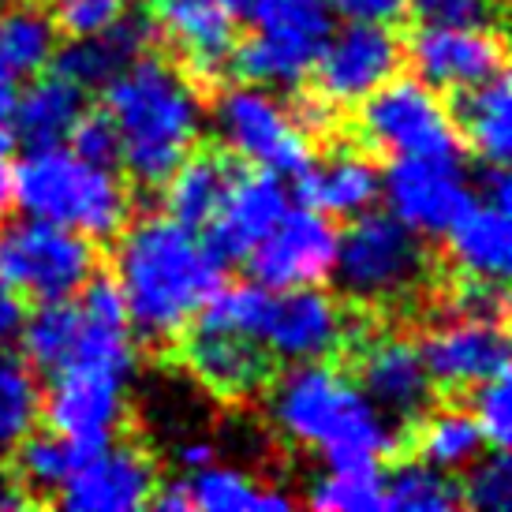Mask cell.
Segmentation results:
<instances>
[{
  "instance_id": "8fae6325",
  "label": "cell",
  "mask_w": 512,
  "mask_h": 512,
  "mask_svg": "<svg viewBox=\"0 0 512 512\" xmlns=\"http://www.w3.org/2000/svg\"><path fill=\"white\" fill-rule=\"evenodd\" d=\"M352 341V322L333 296L318 292L314 285L303 288H270L258 344L266 356L281 363H311V359H333Z\"/></svg>"
},
{
  "instance_id": "e575fe53",
  "label": "cell",
  "mask_w": 512,
  "mask_h": 512,
  "mask_svg": "<svg viewBox=\"0 0 512 512\" xmlns=\"http://www.w3.org/2000/svg\"><path fill=\"white\" fill-rule=\"evenodd\" d=\"M460 505V486L423 460L400 464L385 479V509L393 512H453Z\"/></svg>"
},
{
  "instance_id": "f6af8a7d",
  "label": "cell",
  "mask_w": 512,
  "mask_h": 512,
  "mask_svg": "<svg viewBox=\"0 0 512 512\" xmlns=\"http://www.w3.org/2000/svg\"><path fill=\"white\" fill-rule=\"evenodd\" d=\"M15 94H19V75L12 72V64L0 53V120H8L15 105Z\"/></svg>"
},
{
  "instance_id": "484cf974",
  "label": "cell",
  "mask_w": 512,
  "mask_h": 512,
  "mask_svg": "<svg viewBox=\"0 0 512 512\" xmlns=\"http://www.w3.org/2000/svg\"><path fill=\"white\" fill-rule=\"evenodd\" d=\"M453 120L460 139L483 157L486 165H505L512 154V90L505 72L471 86V90H460Z\"/></svg>"
},
{
  "instance_id": "7bdbcfd3",
  "label": "cell",
  "mask_w": 512,
  "mask_h": 512,
  "mask_svg": "<svg viewBox=\"0 0 512 512\" xmlns=\"http://www.w3.org/2000/svg\"><path fill=\"white\" fill-rule=\"evenodd\" d=\"M23 318H27L23 296H19L12 285H4V281H0V344H12L15 337H19Z\"/></svg>"
},
{
  "instance_id": "7a4b0ae2",
  "label": "cell",
  "mask_w": 512,
  "mask_h": 512,
  "mask_svg": "<svg viewBox=\"0 0 512 512\" xmlns=\"http://www.w3.org/2000/svg\"><path fill=\"white\" fill-rule=\"evenodd\" d=\"M270 419L292 445L311 449L326 464H378L397 449L393 419L326 359L292 363L270 385Z\"/></svg>"
},
{
  "instance_id": "74e56055",
  "label": "cell",
  "mask_w": 512,
  "mask_h": 512,
  "mask_svg": "<svg viewBox=\"0 0 512 512\" xmlns=\"http://www.w3.org/2000/svg\"><path fill=\"white\" fill-rule=\"evenodd\" d=\"M475 423L483 430L486 445L494 449H505L512 438V389H509V374H494L486 382L475 385Z\"/></svg>"
},
{
  "instance_id": "7c38bea8",
  "label": "cell",
  "mask_w": 512,
  "mask_h": 512,
  "mask_svg": "<svg viewBox=\"0 0 512 512\" xmlns=\"http://www.w3.org/2000/svg\"><path fill=\"white\" fill-rule=\"evenodd\" d=\"M400 57H404V49L385 23H348L337 34L329 30L311 68L318 101L326 109L359 105L400 72Z\"/></svg>"
},
{
  "instance_id": "9c48e42d",
  "label": "cell",
  "mask_w": 512,
  "mask_h": 512,
  "mask_svg": "<svg viewBox=\"0 0 512 512\" xmlns=\"http://www.w3.org/2000/svg\"><path fill=\"white\" fill-rule=\"evenodd\" d=\"M214 128L221 143L255 169H270L277 176L299 172L311 161L307 124L285 101L266 86L243 83L225 90L214 105Z\"/></svg>"
},
{
  "instance_id": "7dc6e473",
  "label": "cell",
  "mask_w": 512,
  "mask_h": 512,
  "mask_svg": "<svg viewBox=\"0 0 512 512\" xmlns=\"http://www.w3.org/2000/svg\"><path fill=\"white\" fill-rule=\"evenodd\" d=\"M23 505H27V498L15 490V475L4 468V460H0V512H4V509H23Z\"/></svg>"
},
{
  "instance_id": "6da1fadb",
  "label": "cell",
  "mask_w": 512,
  "mask_h": 512,
  "mask_svg": "<svg viewBox=\"0 0 512 512\" xmlns=\"http://www.w3.org/2000/svg\"><path fill=\"white\" fill-rule=\"evenodd\" d=\"M116 243V281L131 329L154 344L184 337L195 314L225 281V262L199 228L157 214L124 225Z\"/></svg>"
},
{
  "instance_id": "60d3db41",
  "label": "cell",
  "mask_w": 512,
  "mask_h": 512,
  "mask_svg": "<svg viewBox=\"0 0 512 512\" xmlns=\"http://www.w3.org/2000/svg\"><path fill=\"white\" fill-rule=\"evenodd\" d=\"M453 314H471V318L501 322V314H505V288H501V281L464 277L453 292Z\"/></svg>"
},
{
  "instance_id": "f35d334b",
  "label": "cell",
  "mask_w": 512,
  "mask_h": 512,
  "mask_svg": "<svg viewBox=\"0 0 512 512\" xmlns=\"http://www.w3.org/2000/svg\"><path fill=\"white\" fill-rule=\"evenodd\" d=\"M423 27H494L498 0H408Z\"/></svg>"
},
{
  "instance_id": "f546056e",
  "label": "cell",
  "mask_w": 512,
  "mask_h": 512,
  "mask_svg": "<svg viewBox=\"0 0 512 512\" xmlns=\"http://www.w3.org/2000/svg\"><path fill=\"white\" fill-rule=\"evenodd\" d=\"M486 449V438L475 415L460 412V408H445V412L419 415L415 427V453L423 464L438 471H460L471 460H479Z\"/></svg>"
},
{
  "instance_id": "e0dca14e",
  "label": "cell",
  "mask_w": 512,
  "mask_h": 512,
  "mask_svg": "<svg viewBox=\"0 0 512 512\" xmlns=\"http://www.w3.org/2000/svg\"><path fill=\"white\" fill-rule=\"evenodd\" d=\"M356 378L367 400L393 423H412L427 412L434 397V378L419 344L400 337V333H382L370 337L356 356Z\"/></svg>"
},
{
  "instance_id": "8992f818",
  "label": "cell",
  "mask_w": 512,
  "mask_h": 512,
  "mask_svg": "<svg viewBox=\"0 0 512 512\" xmlns=\"http://www.w3.org/2000/svg\"><path fill=\"white\" fill-rule=\"evenodd\" d=\"M251 38L232 45V64L247 83L299 86L333 30L329 0H243Z\"/></svg>"
},
{
  "instance_id": "7402d4cb",
  "label": "cell",
  "mask_w": 512,
  "mask_h": 512,
  "mask_svg": "<svg viewBox=\"0 0 512 512\" xmlns=\"http://www.w3.org/2000/svg\"><path fill=\"white\" fill-rule=\"evenodd\" d=\"M296 176L303 202L333 217L367 214L382 195V172L359 150H333L322 161H307Z\"/></svg>"
},
{
  "instance_id": "4316f807",
  "label": "cell",
  "mask_w": 512,
  "mask_h": 512,
  "mask_svg": "<svg viewBox=\"0 0 512 512\" xmlns=\"http://www.w3.org/2000/svg\"><path fill=\"white\" fill-rule=\"evenodd\" d=\"M228 161L214 150H191L176 169L161 180L165 187V214L176 217L187 228H206L228 187Z\"/></svg>"
},
{
  "instance_id": "d4e9b609",
  "label": "cell",
  "mask_w": 512,
  "mask_h": 512,
  "mask_svg": "<svg viewBox=\"0 0 512 512\" xmlns=\"http://www.w3.org/2000/svg\"><path fill=\"white\" fill-rule=\"evenodd\" d=\"M83 113V86H75L64 75H53V79H38L23 94H15V105L8 116H12V135H19L34 150V146L68 143V135H72Z\"/></svg>"
},
{
  "instance_id": "30bf717a",
  "label": "cell",
  "mask_w": 512,
  "mask_h": 512,
  "mask_svg": "<svg viewBox=\"0 0 512 512\" xmlns=\"http://www.w3.org/2000/svg\"><path fill=\"white\" fill-rule=\"evenodd\" d=\"M128 378L131 370L105 367V363L60 367L42 404L49 427L75 441L79 449L113 441L128 415Z\"/></svg>"
},
{
  "instance_id": "d6986e66",
  "label": "cell",
  "mask_w": 512,
  "mask_h": 512,
  "mask_svg": "<svg viewBox=\"0 0 512 512\" xmlns=\"http://www.w3.org/2000/svg\"><path fill=\"white\" fill-rule=\"evenodd\" d=\"M288 206V187L281 184V176L270 169H251V172H232L225 187V199L217 206V214L210 217V247L217 251L221 262L232 258H247V251L255 247L273 225L285 214Z\"/></svg>"
},
{
  "instance_id": "ba28073f",
  "label": "cell",
  "mask_w": 512,
  "mask_h": 512,
  "mask_svg": "<svg viewBox=\"0 0 512 512\" xmlns=\"http://www.w3.org/2000/svg\"><path fill=\"white\" fill-rule=\"evenodd\" d=\"M359 131L389 157H460V131L430 83L389 79L359 101Z\"/></svg>"
},
{
  "instance_id": "603a6c76",
  "label": "cell",
  "mask_w": 512,
  "mask_h": 512,
  "mask_svg": "<svg viewBox=\"0 0 512 512\" xmlns=\"http://www.w3.org/2000/svg\"><path fill=\"white\" fill-rule=\"evenodd\" d=\"M154 42V23H146L143 15H124L101 34L90 38H72V45L57 49V75L72 79L83 90H101V86L116 79L128 64L143 57Z\"/></svg>"
},
{
  "instance_id": "ac0fdd59",
  "label": "cell",
  "mask_w": 512,
  "mask_h": 512,
  "mask_svg": "<svg viewBox=\"0 0 512 512\" xmlns=\"http://www.w3.org/2000/svg\"><path fill=\"white\" fill-rule=\"evenodd\" d=\"M434 385L445 389H475L479 382L509 370V341L501 333V322L453 314L427 333L419 344Z\"/></svg>"
},
{
  "instance_id": "9a60e30c",
  "label": "cell",
  "mask_w": 512,
  "mask_h": 512,
  "mask_svg": "<svg viewBox=\"0 0 512 512\" xmlns=\"http://www.w3.org/2000/svg\"><path fill=\"white\" fill-rule=\"evenodd\" d=\"M157 490L154 464L135 445H94L83 449L72 479L60 486V505L72 512H139Z\"/></svg>"
},
{
  "instance_id": "ffe728a7",
  "label": "cell",
  "mask_w": 512,
  "mask_h": 512,
  "mask_svg": "<svg viewBox=\"0 0 512 512\" xmlns=\"http://www.w3.org/2000/svg\"><path fill=\"white\" fill-rule=\"evenodd\" d=\"M150 8L154 27L184 53L202 79H214L225 68L243 19V0H150Z\"/></svg>"
},
{
  "instance_id": "277c9868",
  "label": "cell",
  "mask_w": 512,
  "mask_h": 512,
  "mask_svg": "<svg viewBox=\"0 0 512 512\" xmlns=\"http://www.w3.org/2000/svg\"><path fill=\"white\" fill-rule=\"evenodd\" d=\"M12 202L27 217L109 240L131 217V191L113 165H94L72 146H34L12 169Z\"/></svg>"
},
{
  "instance_id": "5b68a950",
  "label": "cell",
  "mask_w": 512,
  "mask_h": 512,
  "mask_svg": "<svg viewBox=\"0 0 512 512\" xmlns=\"http://www.w3.org/2000/svg\"><path fill=\"white\" fill-rule=\"evenodd\" d=\"M430 258L419 232L393 214H359L352 228L337 236L333 270L337 285L356 303H400L427 281Z\"/></svg>"
},
{
  "instance_id": "44dd1931",
  "label": "cell",
  "mask_w": 512,
  "mask_h": 512,
  "mask_svg": "<svg viewBox=\"0 0 512 512\" xmlns=\"http://www.w3.org/2000/svg\"><path fill=\"white\" fill-rule=\"evenodd\" d=\"M187 370L199 378L202 389H210L214 397L240 400L258 393L270 382V356L266 348L236 329H210L195 326L191 341L184 348Z\"/></svg>"
},
{
  "instance_id": "52a82bcc",
  "label": "cell",
  "mask_w": 512,
  "mask_h": 512,
  "mask_svg": "<svg viewBox=\"0 0 512 512\" xmlns=\"http://www.w3.org/2000/svg\"><path fill=\"white\" fill-rule=\"evenodd\" d=\"M98 273L94 240L38 217L0 225V281L19 296L72 299Z\"/></svg>"
},
{
  "instance_id": "bcb514c9",
  "label": "cell",
  "mask_w": 512,
  "mask_h": 512,
  "mask_svg": "<svg viewBox=\"0 0 512 512\" xmlns=\"http://www.w3.org/2000/svg\"><path fill=\"white\" fill-rule=\"evenodd\" d=\"M214 445L210 441H187V445H180V453H176V460L184 464V468H202V464H214Z\"/></svg>"
},
{
  "instance_id": "5bb4252c",
  "label": "cell",
  "mask_w": 512,
  "mask_h": 512,
  "mask_svg": "<svg viewBox=\"0 0 512 512\" xmlns=\"http://www.w3.org/2000/svg\"><path fill=\"white\" fill-rule=\"evenodd\" d=\"M382 195L389 214L412 232L445 236V228L471 202V187L460 157H393L382 176Z\"/></svg>"
},
{
  "instance_id": "b9f144b4",
  "label": "cell",
  "mask_w": 512,
  "mask_h": 512,
  "mask_svg": "<svg viewBox=\"0 0 512 512\" xmlns=\"http://www.w3.org/2000/svg\"><path fill=\"white\" fill-rule=\"evenodd\" d=\"M329 8L348 23H385V27H393L400 15L408 12V0H329Z\"/></svg>"
},
{
  "instance_id": "8d00e7d4",
  "label": "cell",
  "mask_w": 512,
  "mask_h": 512,
  "mask_svg": "<svg viewBox=\"0 0 512 512\" xmlns=\"http://www.w3.org/2000/svg\"><path fill=\"white\" fill-rule=\"evenodd\" d=\"M128 0H53V23L64 38H90L128 15Z\"/></svg>"
},
{
  "instance_id": "4dcf8cb0",
  "label": "cell",
  "mask_w": 512,
  "mask_h": 512,
  "mask_svg": "<svg viewBox=\"0 0 512 512\" xmlns=\"http://www.w3.org/2000/svg\"><path fill=\"white\" fill-rule=\"evenodd\" d=\"M79 326H83L79 303H68V299H45L38 311L27 314L19 341H23V356L30 367L49 370V374L68 367L79 344Z\"/></svg>"
},
{
  "instance_id": "2e32d148",
  "label": "cell",
  "mask_w": 512,
  "mask_h": 512,
  "mask_svg": "<svg viewBox=\"0 0 512 512\" xmlns=\"http://www.w3.org/2000/svg\"><path fill=\"white\" fill-rule=\"evenodd\" d=\"M412 68L423 83L460 94L505 72V45L494 27H423L408 45Z\"/></svg>"
},
{
  "instance_id": "cb8c5ba5",
  "label": "cell",
  "mask_w": 512,
  "mask_h": 512,
  "mask_svg": "<svg viewBox=\"0 0 512 512\" xmlns=\"http://www.w3.org/2000/svg\"><path fill=\"white\" fill-rule=\"evenodd\" d=\"M512 206L490 199H475L460 210L453 225L445 228L449 258L464 277H486V281H505L512 258V228H509Z\"/></svg>"
},
{
  "instance_id": "ab89813d",
  "label": "cell",
  "mask_w": 512,
  "mask_h": 512,
  "mask_svg": "<svg viewBox=\"0 0 512 512\" xmlns=\"http://www.w3.org/2000/svg\"><path fill=\"white\" fill-rule=\"evenodd\" d=\"M68 143L75 154L94 161V165H113V169L120 165V139H116L109 113H83L68 135Z\"/></svg>"
},
{
  "instance_id": "ee69618b",
  "label": "cell",
  "mask_w": 512,
  "mask_h": 512,
  "mask_svg": "<svg viewBox=\"0 0 512 512\" xmlns=\"http://www.w3.org/2000/svg\"><path fill=\"white\" fill-rule=\"evenodd\" d=\"M12 143V128L0 120V221H4L8 206H12Z\"/></svg>"
},
{
  "instance_id": "83f0119b",
  "label": "cell",
  "mask_w": 512,
  "mask_h": 512,
  "mask_svg": "<svg viewBox=\"0 0 512 512\" xmlns=\"http://www.w3.org/2000/svg\"><path fill=\"white\" fill-rule=\"evenodd\" d=\"M191 509L202 512H288L296 509V498L277 490V486L255 483L247 471L221 468V464H202L187 479Z\"/></svg>"
},
{
  "instance_id": "f1b7e54d",
  "label": "cell",
  "mask_w": 512,
  "mask_h": 512,
  "mask_svg": "<svg viewBox=\"0 0 512 512\" xmlns=\"http://www.w3.org/2000/svg\"><path fill=\"white\" fill-rule=\"evenodd\" d=\"M57 42L60 30L53 15L34 0H15L12 8L0 12V53L15 75L45 72L57 57Z\"/></svg>"
},
{
  "instance_id": "836d02e7",
  "label": "cell",
  "mask_w": 512,
  "mask_h": 512,
  "mask_svg": "<svg viewBox=\"0 0 512 512\" xmlns=\"http://www.w3.org/2000/svg\"><path fill=\"white\" fill-rule=\"evenodd\" d=\"M307 501L322 512H378L385 509V479L378 464H329Z\"/></svg>"
},
{
  "instance_id": "3957f363",
  "label": "cell",
  "mask_w": 512,
  "mask_h": 512,
  "mask_svg": "<svg viewBox=\"0 0 512 512\" xmlns=\"http://www.w3.org/2000/svg\"><path fill=\"white\" fill-rule=\"evenodd\" d=\"M101 90H105V113L120 139V165L139 184H161L199 143V90L169 60L146 53Z\"/></svg>"
},
{
  "instance_id": "d590c367",
  "label": "cell",
  "mask_w": 512,
  "mask_h": 512,
  "mask_svg": "<svg viewBox=\"0 0 512 512\" xmlns=\"http://www.w3.org/2000/svg\"><path fill=\"white\" fill-rule=\"evenodd\" d=\"M468 479L460 490V505H471L475 512H509L512 509V464L505 449H494L490 456H479L468 464Z\"/></svg>"
},
{
  "instance_id": "4fadbf2b",
  "label": "cell",
  "mask_w": 512,
  "mask_h": 512,
  "mask_svg": "<svg viewBox=\"0 0 512 512\" xmlns=\"http://www.w3.org/2000/svg\"><path fill=\"white\" fill-rule=\"evenodd\" d=\"M337 255V228L314 206H288L277 225L247 251L251 273L266 288H303L326 281Z\"/></svg>"
},
{
  "instance_id": "d6a6232c",
  "label": "cell",
  "mask_w": 512,
  "mask_h": 512,
  "mask_svg": "<svg viewBox=\"0 0 512 512\" xmlns=\"http://www.w3.org/2000/svg\"><path fill=\"white\" fill-rule=\"evenodd\" d=\"M38 415H42V389L34 367L8 352V344H0V449L30 434Z\"/></svg>"
},
{
  "instance_id": "1f68e13d",
  "label": "cell",
  "mask_w": 512,
  "mask_h": 512,
  "mask_svg": "<svg viewBox=\"0 0 512 512\" xmlns=\"http://www.w3.org/2000/svg\"><path fill=\"white\" fill-rule=\"evenodd\" d=\"M15 445H19L15 475H19V486H27L30 494H60V486L72 479L75 464L83 456V449L57 430H49V434L30 430Z\"/></svg>"
}]
</instances>
